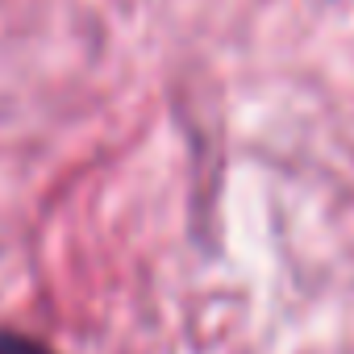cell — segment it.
Returning a JSON list of instances; mask_svg holds the SVG:
<instances>
[{"instance_id": "1", "label": "cell", "mask_w": 354, "mask_h": 354, "mask_svg": "<svg viewBox=\"0 0 354 354\" xmlns=\"http://www.w3.org/2000/svg\"><path fill=\"white\" fill-rule=\"evenodd\" d=\"M0 354H55L50 346L26 337V333H13V329H0Z\"/></svg>"}]
</instances>
